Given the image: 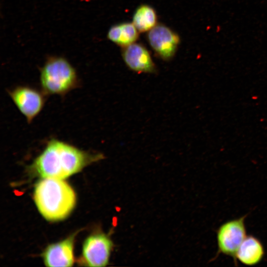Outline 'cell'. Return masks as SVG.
<instances>
[{
  "label": "cell",
  "instance_id": "7",
  "mask_svg": "<svg viewBox=\"0 0 267 267\" xmlns=\"http://www.w3.org/2000/svg\"><path fill=\"white\" fill-rule=\"evenodd\" d=\"M113 246L111 239L104 233L89 236L83 245V259L88 266L105 267L108 263Z\"/></svg>",
  "mask_w": 267,
  "mask_h": 267
},
{
  "label": "cell",
  "instance_id": "4",
  "mask_svg": "<svg viewBox=\"0 0 267 267\" xmlns=\"http://www.w3.org/2000/svg\"><path fill=\"white\" fill-rule=\"evenodd\" d=\"M246 215L226 221L217 231L218 252L216 257L222 254L233 259L236 264V254L247 236L245 219Z\"/></svg>",
  "mask_w": 267,
  "mask_h": 267
},
{
  "label": "cell",
  "instance_id": "5",
  "mask_svg": "<svg viewBox=\"0 0 267 267\" xmlns=\"http://www.w3.org/2000/svg\"><path fill=\"white\" fill-rule=\"evenodd\" d=\"M7 93L28 124L41 112L46 100V95L42 89L29 86H17L8 89Z\"/></svg>",
  "mask_w": 267,
  "mask_h": 267
},
{
  "label": "cell",
  "instance_id": "12",
  "mask_svg": "<svg viewBox=\"0 0 267 267\" xmlns=\"http://www.w3.org/2000/svg\"><path fill=\"white\" fill-rule=\"evenodd\" d=\"M132 23L139 32H148L157 24L155 10L147 4L139 5L133 14Z\"/></svg>",
  "mask_w": 267,
  "mask_h": 267
},
{
  "label": "cell",
  "instance_id": "11",
  "mask_svg": "<svg viewBox=\"0 0 267 267\" xmlns=\"http://www.w3.org/2000/svg\"><path fill=\"white\" fill-rule=\"evenodd\" d=\"M139 32L133 23L123 22L112 26L108 31L107 37L123 48L135 43Z\"/></svg>",
  "mask_w": 267,
  "mask_h": 267
},
{
  "label": "cell",
  "instance_id": "6",
  "mask_svg": "<svg viewBox=\"0 0 267 267\" xmlns=\"http://www.w3.org/2000/svg\"><path fill=\"white\" fill-rule=\"evenodd\" d=\"M147 39L155 53L165 61L173 58L180 43L177 33L162 24H157L148 31Z\"/></svg>",
  "mask_w": 267,
  "mask_h": 267
},
{
  "label": "cell",
  "instance_id": "10",
  "mask_svg": "<svg viewBox=\"0 0 267 267\" xmlns=\"http://www.w3.org/2000/svg\"><path fill=\"white\" fill-rule=\"evenodd\" d=\"M265 255V249L262 242L253 235L247 236L239 247L236 254V260L248 266L258 265Z\"/></svg>",
  "mask_w": 267,
  "mask_h": 267
},
{
  "label": "cell",
  "instance_id": "3",
  "mask_svg": "<svg viewBox=\"0 0 267 267\" xmlns=\"http://www.w3.org/2000/svg\"><path fill=\"white\" fill-rule=\"evenodd\" d=\"M41 89L46 95L64 96L78 88L80 81L75 68L65 58L48 57L40 70Z\"/></svg>",
  "mask_w": 267,
  "mask_h": 267
},
{
  "label": "cell",
  "instance_id": "2",
  "mask_svg": "<svg viewBox=\"0 0 267 267\" xmlns=\"http://www.w3.org/2000/svg\"><path fill=\"white\" fill-rule=\"evenodd\" d=\"M34 199L41 214L47 220L64 219L76 204V195L72 188L61 179L43 178L36 184Z\"/></svg>",
  "mask_w": 267,
  "mask_h": 267
},
{
  "label": "cell",
  "instance_id": "8",
  "mask_svg": "<svg viewBox=\"0 0 267 267\" xmlns=\"http://www.w3.org/2000/svg\"><path fill=\"white\" fill-rule=\"evenodd\" d=\"M122 56L127 66L137 73H155L156 67L149 51L141 44L133 43L123 47Z\"/></svg>",
  "mask_w": 267,
  "mask_h": 267
},
{
  "label": "cell",
  "instance_id": "1",
  "mask_svg": "<svg viewBox=\"0 0 267 267\" xmlns=\"http://www.w3.org/2000/svg\"><path fill=\"white\" fill-rule=\"evenodd\" d=\"M103 158L102 153H92L68 142L51 138L30 169L43 178L63 179Z\"/></svg>",
  "mask_w": 267,
  "mask_h": 267
},
{
  "label": "cell",
  "instance_id": "9",
  "mask_svg": "<svg viewBox=\"0 0 267 267\" xmlns=\"http://www.w3.org/2000/svg\"><path fill=\"white\" fill-rule=\"evenodd\" d=\"M74 237L51 244L43 254L44 262L47 267H71L74 262Z\"/></svg>",
  "mask_w": 267,
  "mask_h": 267
}]
</instances>
